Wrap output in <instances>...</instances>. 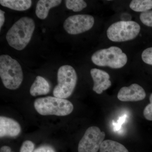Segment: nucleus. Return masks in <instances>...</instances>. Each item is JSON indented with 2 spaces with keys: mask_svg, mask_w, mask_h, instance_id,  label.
<instances>
[{
  "mask_svg": "<svg viewBox=\"0 0 152 152\" xmlns=\"http://www.w3.org/2000/svg\"><path fill=\"white\" fill-rule=\"evenodd\" d=\"M90 73L94 82L93 90L97 94H102L111 86L110 75L107 72L94 68L91 70Z\"/></svg>",
  "mask_w": 152,
  "mask_h": 152,
  "instance_id": "nucleus-10",
  "label": "nucleus"
},
{
  "mask_svg": "<svg viewBox=\"0 0 152 152\" xmlns=\"http://www.w3.org/2000/svg\"><path fill=\"white\" fill-rule=\"evenodd\" d=\"M1 5L15 10L23 11L26 10L32 5L31 0H1Z\"/></svg>",
  "mask_w": 152,
  "mask_h": 152,
  "instance_id": "nucleus-14",
  "label": "nucleus"
},
{
  "mask_svg": "<svg viewBox=\"0 0 152 152\" xmlns=\"http://www.w3.org/2000/svg\"><path fill=\"white\" fill-rule=\"evenodd\" d=\"M34 149V144L30 140L25 141L22 144L20 152H33Z\"/></svg>",
  "mask_w": 152,
  "mask_h": 152,
  "instance_id": "nucleus-21",
  "label": "nucleus"
},
{
  "mask_svg": "<svg viewBox=\"0 0 152 152\" xmlns=\"http://www.w3.org/2000/svg\"><path fill=\"white\" fill-rule=\"evenodd\" d=\"M21 128L15 120L7 117H0V137H16L20 134Z\"/></svg>",
  "mask_w": 152,
  "mask_h": 152,
  "instance_id": "nucleus-11",
  "label": "nucleus"
},
{
  "mask_svg": "<svg viewBox=\"0 0 152 152\" xmlns=\"http://www.w3.org/2000/svg\"><path fill=\"white\" fill-rule=\"evenodd\" d=\"M126 118V116L125 115L123 117L120 118L116 123H114V125L115 126V130H118L119 129H120L121 127V126L123 124V123L124 122Z\"/></svg>",
  "mask_w": 152,
  "mask_h": 152,
  "instance_id": "nucleus-23",
  "label": "nucleus"
},
{
  "mask_svg": "<svg viewBox=\"0 0 152 152\" xmlns=\"http://www.w3.org/2000/svg\"><path fill=\"white\" fill-rule=\"evenodd\" d=\"M0 77L7 88L17 89L23 79L20 65L17 60L9 55H1L0 56Z\"/></svg>",
  "mask_w": 152,
  "mask_h": 152,
  "instance_id": "nucleus-2",
  "label": "nucleus"
},
{
  "mask_svg": "<svg viewBox=\"0 0 152 152\" xmlns=\"http://www.w3.org/2000/svg\"><path fill=\"white\" fill-rule=\"evenodd\" d=\"M50 86L48 82L41 76H37L30 88V93L33 96L48 94Z\"/></svg>",
  "mask_w": 152,
  "mask_h": 152,
  "instance_id": "nucleus-13",
  "label": "nucleus"
},
{
  "mask_svg": "<svg viewBox=\"0 0 152 152\" xmlns=\"http://www.w3.org/2000/svg\"><path fill=\"white\" fill-rule=\"evenodd\" d=\"M0 152H12L11 151V148L7 146H4L1 148Z\"/></svg>",
  "mask_w": 152,
  "mask_h": 152,
  "instance_id": "nucleus-25",
  "label": "nucleus"
},
{
  "mask_svg": "<svg viewBox=\"0 0 152 152\" xmlns=\"http://www.w3.org/2000/svg\"><path fill=\"white\" fill-rule=\"evenodd\" d=\"M34 152H56L52 147L49 146H42L36 149Z\"/></svg>",
  "mask_w": 152,
  "mask_h": 152,
  "instance_id": "nucleus-22",
  "label": "nucleus"
},
{
  "mask_svg": "<svg viewBox=\"0 0 152 152\" xmlns=\"http://www.w3.org/2000/svg\"><path fill=\"white\" fill-rule=\"evenodd\" d=\"M140 18L144 25L152 27V10L142 12L140 15Z\"/></svg>",
  "mask_w": 152,
  "mask_h": 152,
  "instance_id": "nucleus-18",
  "label": "nucleus"
},
{
  "mask_svg": "<svg viewBox=\"0 0 152 152\" xmlns=\"http://www.w3.org/2000/svg\"><path fill=\"white\" fill-rule=\"evenodd\" d=\"M105 137V133L96 126L88 128L78 144V152H97Z\"/></svg>",
  "mask_w": 152,
  "mask_h": 152,
  "instance_id": "nucleus-7",
  "label": "nucleus"
},
{
  "mask_svg": "<svg viewBox=\"0 0 152 152\" xmlns=\"http://www.w3.org/2000/svg\"><path fill=\"white\" fill-rule=\"evenodd\" d=\"M142 58L146 64L152 65V47L144 50L142 53Z\"/></svg>",
  "mask_w": 152,
  "mask_h": 152,
  "instance_id": "nucleus-19",
  "label": "nucleus"
},
{
  "mask_svg": "<svg viewBox=\"0 0 152 152\" xmlns=\"http://www.w3.org/2000/svg\"><path fill=\"white\" fill-rule=\"evenodd\" d=\"M100 152H129L127 149L118 142L107 140H104L101 145Z\"/></svg>",
  "mask_w": 152,
  "mask_h": 152,
  "instance_id": "nucleus-15",
  "label": "nucleus"
},
{
  "mask_svg": "<svg viewBox=\"0 0 152 152\" xmlns=\"http://www.w3.org/2000/svg\"><path fill=\"white\" fill-rule=\"evenodd\" d=\"M34 106L38 113L42 115L64 116L69 115L74 110L73 105L70 101L50 96L38 98Z\"/></svg>",
  "mask_w": 152,
  "mask_h": 152,
  "instance_id": "nucleus-3",
  "label": "nucleus"
},
{
  "mask_svg": "<svg viewBox=\"0 0 152 152\" xmlns=\"http://www.w3.org/2000/svg\"><path fill=\"white\" fill-rule=\"evenodd\" d=\"M91 60L96 65L117 69L122 68L126 64L128 58L121 49L112 46L95 52L92 56Z\"/></svg>",
  "mask_w": 152,
  "mask_h": 152,
  "instance_id": "nucleus-4",
  "label": "nucleus"
},
{
  "mask_svg": "<svg viewBox=\"0 0 152 152\" xmlns=\"http://www.w3.org/2000/svg\"><path fill=\"white\" fill-rule=\"evenodd\" d=\"M146 96L143 88L137 84L134 83L129 87H122L117 97L122 102H137L144 99Z\"/></svg>",
  "mask_w": 152,
  "mask_h": 152,
  "instance_id": "nucleus-9",
  "label": "nucleus"
},
{
  "mask_svg": "<svg viewBox=\"0 0 152 152\" xmlns=\"http://www.w3.org/2000/svg\"><path fill=\"white\" fill-rule=\"evenodd\" d=\"M65 4L67 8L75 12H80L87 6V3L83 0H66Z\"/></svg>",
  "mask_w": 152,
  "mask_h": 152,
  "instance_id": "nucleus-17",
  "label": "nucleus"
},
{
  "mask_svg": "<svg viewBox=\"0 0 152 152\" xmlns=\"http://www.w3.org/2000/svg\"><path fill=\"white\" fill-rule=\"evenodd\" d=\"M5 12L1 10H0V30H1L5 22Z\"/></svg>",
  "mask_w": 152,
  "mask_h": 152,
  "instance_id": "nucleus-24",
  "label": "nucleus"
},
{
  "mask_svg": "<svg viewBox=\"0 0 152 152\" xmlns=\"http://www.w3.org/2000/svg\"><path fill=\"white\" fill-rule=\"evenodd\" d=\"M140 26L133 21H120L109 27L107 36L112 42H121L135 39L140 31Z\"/></svg>",
  "mask_w": 152,
  "mask_h": 152,
  "instance_id": "nucleus-6",
  "label": "nucleus"
},
{
  "mask_svg": "<svg viewBox=\"0 0 152 152\" xmlns=\"http://www.w3.org/2000/svg\"><path fill=\"white\" fill-rule=\"evenodd\" d=\"M35 28L33 19L23 17L17 21L6 34V39L12 48L22 50L29 43Z\"/></svg>",
  "mask_w": 152,
  "mask_h": 152,
  "instance_id": "nucleus-1",
  "label": "nucleus"
},
{
  "mask_svg": "<svg viewBox=\"0 0 152 152\" xmlns=\"http://www.w3.org/2000/svg\"><path fill=\"white\" fill-rule=\"evenodd\" d=\"M129 7L135 12H144L152 9V0H133Z\"/></svg>",
  "mask_w": 152,
  "mask_h": 152,
  "instance_id": "nucleus-16",
  "label": "nucleus"
},
{
  "mask_svg": "<svg viewBox=\"0 0 152 152\" xmlns=\"http://www.w3.org/2000/svg\"><path fill=\"white\" fill-rule=\"evenodd\" d=\"M149 99L150 103L144 109L143 115L146 119L152 121V93L150 95Z\"/></svg>",
  "mask_w": 152,
  "mask_h": 152,
  "instance_id": "nucleus-20",
  "label": "nucleus"
},
{
  "mask_svg": "<svg viewBox=\"0 0 152 152\" xmlns=\"http://www.w3.org/2000/svg\"><path fill=\"white\" fill-rule=\"evenodd\" d=\"M61 0H40L37 3L36 14L41 20H45L48 15L49 10L52 8L59 5Z\"/></svg>",
  "mask_w": 152,
  "mask_h": 152,
  "instance_id": "nucleus-12",
  "label": "nucleus"
},
{
  "mask_svg": "<svg viewBox=\"0 0 152 152\" xmlns=\"http://www.w3.org/2000/svg\"><path fill=\"white\" fill-rule=\"evenodd\" d=\"M58 85L53 91L56 97L66 99L70 96L77 85V76L74 68L69 65L61 66L58 72Z\"/></svg>",
  "mask_w": 152,
  "mask_h": 152,
  "instance_id": "nucleus-5",
  "label": "nucleus"
},
{
  "mask_svg": "<svg viewBox=\"0 0 152 152\" xmlns=\"http://www.w3.org/2000/svg\"><path fill=\"white\" fill-rule=\"evenodd\" d=\"M94 24L92 16L77 15L69 17L65 20L64 28L66 31L72 35H77L91 29Z\"/></svg>",
  "mask_w": 152,
  "mask_h": 152,
  "instance_id": "nucleus-8",
  "label": "nucleus"
}]
</instances>
